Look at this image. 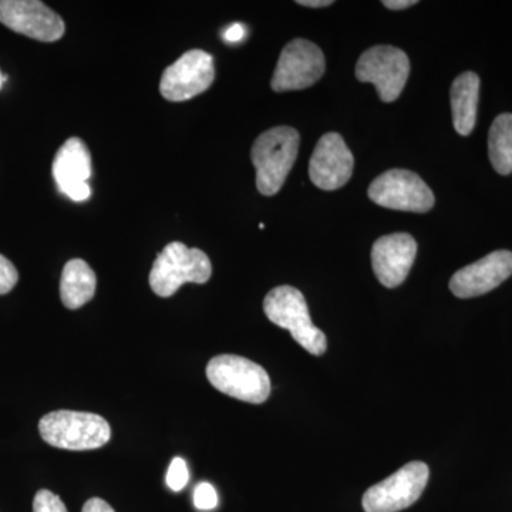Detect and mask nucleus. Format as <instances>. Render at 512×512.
<instances>
[{"label":"nucleus","mask_w":512,"mask_h":512,"mask_svg":"<svg viewBox=\"0 0 512 512\" xmlns=\"http://www.w3.org/2000/svg\"><path fill=\"white\" fill-rule=\"evenodd\" d=\"M39 431L47 444L62 450H96L111 439L109 421L99 414L57 410L39 421Z\"/></svg>","instance_id":"obj_4"},{"label":"nucleus","mask_w":512,"mask_h":512,"mask_svg":"<svg viewBox=\"0 0 512 512\" xmlns=\"http://www.w3.org/2000/svg\"><path fill=\"white\" fill-rule=\"evenodd\" d=\"M194 505L201 511L214 510L218 505L217 490L210 483L198 484L194 491Z\"/></svg>","instance_id":"obj_21"},{"label":"nucleus","mask_w":512,"mask_h":512,"mask_svg":"<svg viewBox=\"0 0 512 512\" xmlns=\"http://www.w3.org/2000/svg\"><path fill=\"white\" fill-rule=\"evenodd\" d=\"M417 255L412 235L392 234L377 239L372 248L373 272L386 288H397L406 281Z\"/></svg>","instance_id":"obj_15"},{"label":"nucleus","mask_w":512,"mask_h":512,"mask_svg":"<svg viewBox=\"0 0 512 512\" xmlns=\"http://www.w3.org/2000/svg\"><path fill=\"white\" fill-rule=\"evenodd\" d=\"M211 275V261L204 251L171 242L154 261L150 286L156 295L170 298L184 284H207Z\"/></svg>","instance_id":"obj_3"},{"label":"nucleus","mask_w":512,"mask_h":512,"mask_svg":"<svg viewBox=\"0 0 512 512\" xmlns=\"http://www.w3.org/2000/svg\"><path fill=\"white\" fill-rule=\"evenodd\" d=\"M214 80V57L204 50H188L164 70L160 92L165 100L180 103L207 92Z\"/></svg>","instance_id":"obj_10"},{"label":"nucleus","mask_w":512,"mask_h":512,"mask_svg":"<svg viewBox=\"0 0 512 512\" xmlns=\"http://www.w3.org/2000/svg\"><path fill=\"white\" fill-rule=\"evenodd\" d=\"M96 274L83 259H72L63 268L60 298L67 309H79L96 293Z\"/></svg>","instance_id":"obj_17"},{"label":"nucleus","mask_w":512,"mask_h":512,"mask_svg":"<svg viewBox=\"0 0 512 512\" xmlns=\"http://www.w3.org/2000/svg\"><path fill=\"white\" fill-rule=\"evenodd\" d=\"M298 131L292 127H275L256 138L251 150L256 170V187L262 195L278 194L298 158Z\"/></svg>","instance_id":"obj_1"},{"label":"nucleus","mask_w":512,"mask_h":512,"mask_svg":"<svg viewBox=\"0 0 512 512\" xmlns=\"http://www.w3.org/2000/svg\"><path fill=\"white\" fill-rule=\"evenodd\" d=\"M367 194L380 207L417 214L430 211L436 202L433 191L419 175L400 168L379 175Z\"/></svg>","instance_id":"obj_8"},{"label":"nucleus","mask_w":512,"mask_h":512,"mask_svg":"<svg viewBox=\"0 0 512 512\" xmlns=\"http://www.w3.org/2000/svg\"><path fill=\"white\" fill-rule=\"evenodd\" d=\"M244 36V26L239 25V23H235V25L229 26V28L225 30L224 33V39L231 43L241 42V40L244 39Z\"/></svg>","instance_id":"obj_24"},{"label":"nucleus","mask_w":512,"mask_h":512,"mask_svg":"<svg viewBox=\"0 0 512 512\" xmlns=\"http://www.w3.org/2000/svg\"><path fill=\"white\" fill-rule=\"evenodd\" d=\"M488 156L501 175L512 173V114H500L488 134Z\"/></svg>","instance_id":"obj_18"},{"label":"nucleus","mask_w":512,"mask_h":512,"mask_svg":"<svg viewBox=\"0 0 512 512\" xmlns=\"http://www.w3.org/2000/svg\"><path fill=\"white\" fill-rule=\"evenodd\" d=\"M53 177L59 191L70 200L83 202L92 197V156L83 140L69 138L59 148L53 161Z\"/></svg>","instance_id":"obj_13"},{"label":"nucleus","mask_w":512,"mask_h":512,"mask_svg":"<svg viewBox=\"0 0 512 512\" xmlns=\"http://www.w3.org/2000/svg\"><path fill=\"white\" fill-rule=\"evenodd\" d=\"M82 512H116L101 498H92L84 504Z\"/></svg>","instance_id":"obj_23"},{"label":"nucleus","mask_w":512,"mask_h":512,"mask_svg":"<svg viewBox=\"0 0 512 512\" xmlns=\"http://www.w3.org/2000/svg\"><path fill=\"white\" fill-rule=\"evenodd\" d=\"M430 470L421 461H413L370 487L363 495L366 512H399L416 503L429 483Z\"/></svg>","instance_id":"obj_6"},{"label":"nucleus","mask_w":512,"mask_h":512,"mask_svg":"<svg viewBox=\"0 0 512 512\" xmlns=\"http://www.w3.org/2000/svg\"><path fill=\"white\" fill-rule=\"evenodd\" d=\"M355 167L352 151L338 133L325 134L309 163V177L320 190L335 191L349 183Z\"/></svg>","instance_id":"obj_12"},{"label":"nucleus","mask_w":512,"mask_h":512,"mask_svg":"<svg viewBox=\"0 0 512 512\" xmlns=\"http://www.w3.org/2000/svg\"><path fill=\"white\" fill-rule=\"evenodd\" d=\"M33 512H67V508L59 495L49 490H40L33 501Z\"/></svg>","instance_id":"obj_20"},{"label":"nucleus","mask_w":512,"mask_h":512,"mask_svg":"<svg viewBox=\"0 0 512 512\" xmlns=\"http://www.w3.org/2000/svg\"><path fill=\"white\" fill-rule=\"evenodd\" d=\"M512 275V252L495 251L474 264L464 266L450 281L457 298L468 299L493 291Z\"/></svg>","instance_id":"obj_14"},{"label":"nucleus","mask_w":512,"mask_h":512,"mask_svg":"<svg viewBox=\"0 0 512 512\" xmlns=\"http://www.w3.org/2000/svg\"><path fill=\"white\" fill-rule=\"evenodd\" d=\"M188 481H190V471H188L187 463H185L183 458L175 457L171 461L170 468H168V487L175 491V493H178V491L184 490L187 487Z\"/></svg>","instance_id":"obj_19"},{"label":"nucleus","mask_w":512,"mask_h":512,"mask_svg":"<svg viewBox=\"0 0 512 512\" xmlns=\"http://www.w3.org/2000/svg\"><path fill=\"white\" fill-rule=\"evenodd\" d=\"M6 77L0 73V90H2L3 83H5Z\"/></svg>","instance_id":"obj_27"},{"label":"nucleus","mask_w":512,"mask_h":512,"mask_svg":"<svg viewBox=\"0 0 512 512\" xmlns=\"http://www.w3.org/2000/svg\"><path fill=\"white\" fill-rule=\"evenodd\" d=\"M0 23L46 43L57 42L66 32L63 19L39 0H0Z\"/></svg>","instance_id":"obj_11"},{"label":"nucleus","mask_w":512,"mask_h":512,"mask_svg":"<svg viewBox=\"0 0 512 512\" xmlns=\"http://www.w3.org/2000/svg\"><path fill=\"white\" fill-rule=\"evenodd\" d=\"M266 318L279 328L289 330L293 340L311 355L322 356L328 349L325 333L313 325L305 296L293 286H278L266 295Z\"/></svg>","instance_id":"obj_2"},{"label":"nucleus","mask_w":512,"mask_h":512,"mask_svg":"<svg viewBox=\"0 0 512 512\" xmlns=\"http://www.w3.org/2000/svg\"><path fill=\"white\" fill-rule=\"evenodd\" d=\"M19 281V274L15 265L5 256L0 255V295H6L15 288Z\"/></svg>","instance_id":"obj_22"},{"label":"nucleus","mask_w":512,"mask_h":512,"mask_svg":"<svg viewBox=\"0 0 512 512\" xmlns=\"http://www.w3.org/2000/svg\"><path fill=\"white\" fill-rule=\"evenodd\" d=\"M417 3H419L417 0H384L383 5L390 10H404Z\"/></svg>","instance_id":"obj_25"},{"label":"nucleus","mask_w":512,"mask_h":512,"mask_svg":"<svg viewBox=\"0 0 512 512\" xmlns=\"http://www.w3.org/2000/svg\"><path fill=\"white\" fill-rule=\"evenodd\" d=\"M480 77L476 73L460 74L450 90L454 128L460 136H470L477 123Z\"/></svg>","instance_id":"obj_16"},{"label":"nucleus","mask_w":512,"mask_h":512,"mask_svg":"<svg viewBox=\"0 0 512 512\" xmlns=\"http://www.w3.org/2000/svg\"><path fill=\"white\" fill-rule=\"evenodd\" d=\"M409 74V57L403 50L393 46L370 47L356 64L357 80L375 84L384 103L399 99Z\"/></svg>","instance_id":"obj_7"},{"label":"nucleus","mask_w":512,"mask_h":512,"mask_svg":"<svg viewBox=\"0 0 512 512\" xmlns=\"http://www.w3.org/2000/svg\"><path fill=\"white\" fill-rule=\"evenodd\" d=\"M207 377L215 389L241 402L261 404L271 394V379L264 367L245 357H212L207 366Z\"/></svg>","instance_id":"obj_5"},{"label":"nucleus","mask_w":512,"mask_h":512,"mask_svg":"<svg viewBox=\"0 0 512 512\" xmlns=\"http://www.w3.org/2000/svg\"><path fill=\"white\" fill-rule=\"evenodd\" d=\"M298 5L308 6V8H326L333 5V0H298Z\"/></svg>","instance_id":"obj_26"},{"label":"nucleus","mask_w":512,"mask_h":512,"mask_svg":"<svg viewBox=\"0 0 512 512\" xmlns=\"http://www.w3.org/2000/svg\"><path fill=\"white\" fill-rule=\"evenodd\" d=\"M325 56L315 43L295 39L284 47L272 77V90L276 93L308 89L322 79Z\"/></svg>","instance_id":"obj_9"}]
</instances>
